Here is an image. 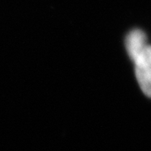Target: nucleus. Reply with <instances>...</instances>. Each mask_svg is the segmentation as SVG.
Segmentation results:
<instances>
[{
  "label": "nucleus",
  "mask_w": 151,
  "mask_h": 151,
  "mask_svg": "<svg viewBox=\"0 0 151 151\" xmlns=\"http://www.w3.org/2000/svg\"><path fill=\"white\" fill-rule=\"evenodd\" d=\"M134 63L135 74L141 90L151 97V45H147Z\"/></svg>",
  "instance_id": "1"
},
{
  "label": "nucleus",
  "mask_w": 151,
  "mask_h": 151,
  "mask_svg": "<svg viewBox=\"0 0 151 151\" xmlns=\"http://www.w3.org/2000/svg\"><path fill=\"white\" fill-rule=\"evenodd\" d=\"M125 45L129 57L134 62L148 45L145 33L138 29H133L126 36Z\"/></svg>",
  "instance_id": "2"
}]
</instances>
